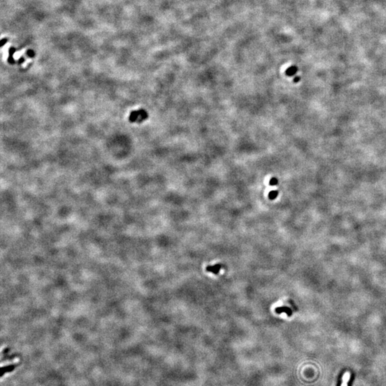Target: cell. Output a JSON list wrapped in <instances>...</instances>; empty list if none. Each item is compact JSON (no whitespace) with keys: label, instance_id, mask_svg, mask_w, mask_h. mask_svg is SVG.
<instances>
[{"label":"cell","instance_id":"1","mask_svg":"<svg viewBox=\"0 0 386 386\" xmlns=\"http://www.w3.org/2000/svg\"><path fill=\"white\" fill-rule=\"evenodd\" d=\"M222 268V265L221 264H216L213 266H208L206 268V270L208 272H210V273H213L214 274H218L219 273L220 269Z\"/></svg>","mask_w":386,"mask_h":386},{"label":"cell","instance_id":"5","mask_svg":"<svg viewBox=\"0 0 386 386\" xmlns=\"http://www.w3.org/2000/svg\"><path fill=\"white\" fill-rule=\"evenodd\" d=\"M278 195V192L277 190H273V191L270 192L269 195H268V198H269L270 200H275Z\"/></svg>","mask_w":386,"mask_h":386},{"label":"cell","instance_id":"3","mask_svg":"<svg viewBox=\"0 0 386 386\" xmlns=\"http://www.w3.org/2000/svg\"><path fill=\"white\" fill-rule=\"evenodd\" d=\"M350 378V373L349 372H346L342 377V383L340 386H347V382Z\"/></svg>","mask_w":386,"mask_h":386},{"label":"cell","instance_id":"2","mask_svg":"<svg viewBox=\"0 0 386 386\" xmlns=\"http://www.w3.org/2000/svg\"><path fill=\"white\" fill-rule=\"evenodd\" d=\"M275 312L277 313H286L288 316H291L292 315V310L291 309H290L289 308H286V307H281V308H277L275 309Z\"/></svg>","mask_w":386,"mask_h":386},{"label":"cell","instance_id":"6","mask_svg":"<svg viewBox=\"0 0 386 386\" xmlns=\"http://www.w3.org/2000/svg\"><path fill=\"white\" fill-rule=\"evenodd\" d=\"M278 183V180L276 178H272L270 180V185L271 186H275L277 185Z\"/></svg>","mask_w":386,"mask_h":386},{"label":"cell","instance_id":"7","mask_svg":"<svg viewBox=\"0 0 386 386\" xmlns=\"http://www.w3.org/2000/svg\"><path fill=\"white\" fill-rule=\"evenodd\" d=\"M299 79H300V77H295V78L294 79V82H298V81H299Z\"/></svg>","mask_w":386,"mask_h":386},{"label":"cell","instance_id":"4","mask_svg":"<svg viewBox=\"0 0 386 386\" xmlns=\"http://www.w3.org/2000/svg\"><path fill=\"white\" fill-rule=\"evenodd\" d=\"M296 72H297V68L295 67H290L286 70L285 73L288 76H292L293 74H295Z\"/></svg>","mask_w":386,"mask_h":386}]
</instances>
